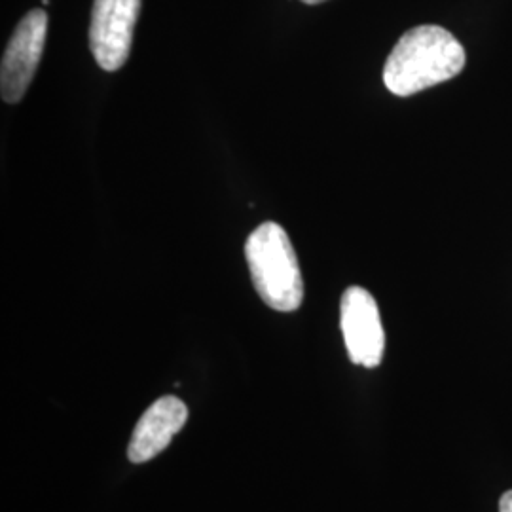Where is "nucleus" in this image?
Segmentation results:
<instances>
[{
  "label": "nucleus",
  "mask_w": 512,
  "mask_h": 512,
  "mask_svg": "<svg viewBox=\"0 0 512 512\" xmlns=\"http://www.w3.org/2000/svg\"><path fill=\"white\" fill-rule=\"evenodd\" d=\"M499 512H512V490L503 494L501 501H499Z\"/></svg>",
  "instance_id": "7"
},
{
  "label": "nucleus",
  "mask_w": 512,
  "mask_h": 512,
  "mask_svg": "<svg viewBox=\"0 0 512 512\" xmlns=\"http://www.w3.org/2000/svg\"><path fill=\"white\" fill-rule=\"evenodd\" d=\"M467 63L458 38L439 25H420L406 31L384 67L385 88L408 97L458 76Z\"/></svg>",
  "instance_id": "1"
},
{
  "label": "nucleus",
  "mask_w": 512,
  "mask_h": 512,
  "mask_svg": "<svg viewBox=\"0 0 512 512\" xmlns=\"http://www.w3.org/2000/svg\"><path fill=\"white\" fill-rule=\"evenodd\" d=\"M188 420V408L177 397H162L152 404L137 423L129 442L131 463H145L164 452Z\"/></svg>",
  "instance_id": "6"
},
{
  "label": "nucleus",
  "mask_w": 512,
  "mask_h": 512,
  "mask_svg": "<svg viewBox=\"0 0 512 512\" xmlns=\"http://www.w3.org/2000/svg\"><path fill=\"white\" fill-rule=\"evenodd\" d=\"M340 327L353 365L376 368L382 363L384 325L374 296L363 287H349L342 294Z\"/></svg>",
  "instance_id": "5"
},
{
  "label": "nucleus",
  "mask_w": 512,
  "mask_h": 512,
  "mask_svg": "<svg viewBox=\"0 0 512 512\" xmlns=\"http://www.w3.org/2000/svg\"><path fill=\"white\" fill-rule=\"evenodd\" d=\"M48 33V14L31 10L10 38L0 67V90L6 103H19L37 73Z\"/></svg>",
  "instance_id": "4"
},
{
  "label": "nucleus",
  "mask_w": 512,
  "mask_h": 512,
  "mask_svg": "<svg viewBox=\"0 0 512 512\" xmlns=\"http://www.w3.org/2000/svg\"><path fill=\"white\" fill-rule=\"evenodd\" d=\"M256 293L272 310L296 311L304 300V281L298 258L287 232L275 224L264 222L245 243Z\"/></svg>",
  "instance_id": "2"
},
{
  "label": "nucleus",
  "mask_w": 512,
  "mask_h": 512,
  "mask_svg": "<svg viewBox=\"0 0 512 512\" xmlns=\"http://www.w3.org/2000/svg\"><path fill=\"white\" fill-rule=\"evenodd\" d=\"M143 0H93L90 50L97 65L114 73L128 61Z\"/></svg>",
  "instance_id": "3"
},
{
  "label": "nucleus",
  "mask_w": 512,
  "mask_h": 512,
  "mask_svg": "<svg viewBox=\"0 0 512 512\" xmlns=\"http://www.w3.org/2000/svg\"><path fill=\"white\" fill-rule=\"evenodd\" d=\"M304 4H310V6H315V4H321V2H327V0H302Z\"/></svg>",
  "instance_id": "8"
}]
</instances>
